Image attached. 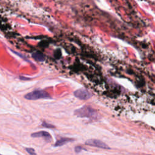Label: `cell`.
<instances>
[{
	"instance_id": "1",
	"label": "cell",
	"mask_w": 155,
	"mask_h": 155,
	"mask_svg": "<svg viewBox=\"0 0 155 155\" xmlns=\"http://www.w3.org/2000/svg\"><path fill=\"white\" fill-rule=\"evenodd\" d=\"M74 114L77 117L88 118L92 120H98L101 117L100 114L96 110L90 106L87 105H84L76 109L74 111Z\"/></svg>"
},
{
	"instance_id": "4",
	"label": "cell",
	"mask_w": 155,
	"mask_h": 155,
	"mask_svg": "<svg viewBox=\"0 0 155 155\" xmlns=\"http://www.w3.org/2000/svg\"><path fill=\"white\" fill-rule=\"evenodd\" d=\"M85 143L91 147H94L102 148V149H110V147H109L105 143L98 139H88L85 142Z\"/></svg>"
},
{
	"instance_id": "5",
	"label": "cell",
	"mask_w": 155,
	"mask_h": 155,
	"mask_svg": "<svg viewBox=\"0 0 155 155\" xmlns=\"http://www.w3.org/2000/svg\"><path fill=\"white\" fill-rule=\"evenodd\" d=\"M31 136L32 137H42L46 140H50L51 139L50 134L45 131H41L33 133L31 134Z\"/></svg>"
},
{
	"instance_id": "11",
	"label": "cell",
	"mask_w": 155,
	"mask_h": 155,
	"mask_svg": "<svg viewBox=\"0 0 155 155\" xmlns=\"http://www.w3.org/2000/svg\"><path fill=\"white\" fill-rule=\"evenodd\" d=\"M83 148L81 146H76L74 147V151L77 153L81 152Z\"/></svg>"
},
{
	"instance_id": "9",
	"label": "cell",
	"mask_w": 155,
	"mask_h": 155,
	"mask_svg": "<svg viewBox=\"0 0 155 155\" xmlns=\"http://www.w3.org/2000/svg\"><path fill=\"white\" fill-rule=\"evenodd\" d=\"M25 150L26 151L30 154H31V155H33V154H36V153H35V150L33 148H25Z\"/></svg>"
},
{
	"instance_id": "2",
	"label": "cell",
	"mask_w": 155,
	"mask_h": 155,
	"mask_svg": "<svg viewBox=\"0 0 155 155\" xmlns=\"http://www.w3.org/2000/svg\"><path fill=\"white\" fill-rule=\"evenodd\" d=\"M24 98L27 100H38L41 99H52L51 96L43 90H35L31 92L26 94Z\"/></svg>"
},
{
	"instance_id": "6",
	"label": "cell",
	"mask_w": 155,
	"mask_h": 155,
	"mask_svg": "<svg viewBox=\"0 0 155 155\" xmlns=\"http://www.w3.org/2000/svg\"><path fill=\"white\" fill-rule=\"evenodd\" d=\"M72 141H73V139L68 138V137H62L56 142L54 144V147H60Z\"/></svg>"
},
{
	"instance_id": "3",
	"label": "cell",
	"mask_w": 155,
	"mask_h": 155,
	"mask_svg": "<svg viewBox=\"0 0 155 155\" xmlns=\"http://www.w3.org/2000/svg\"><path fill=\"white\" fill-rule=\"evenodd\" d=\"M74 95L77 98L81 100H87L91 98L92 94L87 89L85 88H79L74 91Z\"/></svg>"
},
{
	"instance_id": "12",
	"label": "cell",
	"mask_w": 155,
	"mask_h": 155,
	"mask_svg": "<svg viewBox=\"0 0 155 155\" xmlns=\"http://www.w3.org/2000/svg\"><path fill=\"white\" fill-rule=\"evenodd\" d=\"M20 79L22 80H29L30 79V78H25V77H21V76H20Z\"/></svg>"
},
{
	"instance_id": "10",
	"label": "cell",
	"mask_w": 155,
	"mask_h": 155,
	"mask_svg": "<svg viewBox=\"0 0 155 155\" xmlns=\"http://www.w3.org/2000/svg\"><path fill=\"white\" fill-rule=\"evenodd\" d=\"M13 53H15L16 54H17V55H18L19 56H20L21 58H22V59H25L26 61H27V62H30V61H29V60H28L27 59V58L25 56H24V55H22V54H20L19 53H18V52H16V51H13V50H12Z\"/></svg>"
},
{
	"instance_id": "7",
	"label": "cell",
	"mask_w": 155,
	"mask_h": 155,
	"mask_svg": "<svg viewBox=\"0 0 155 155\" xmlns=\"http://www.w3.org/2000/svg\"><path fill=\"white\" fill-rule=\"evenodd\" d=\"M31 56L35 60L39 62H43L45 60V56L41 52H34L32 53Z\"/></svg>"
},
{
	"instance_id": "8",
	"label": "cell",
	"mask_w": 155,
	"mask_h": 155,
	"mask_svg": "<svg viewBox=\"0 0 155 155\" xmlns=\"http://www.w3.org/2000/svg\"><path fill=\"white\" fill-rule=\"evenodd\" d=\"M42 126L44 127H45V128H54V126L51 125V124H50L47 122H46L45 121H44L42 122Z\"/></svg>"
}]
</instances>
